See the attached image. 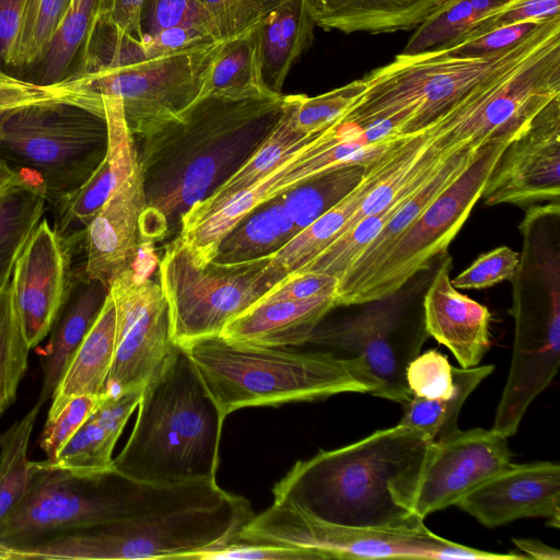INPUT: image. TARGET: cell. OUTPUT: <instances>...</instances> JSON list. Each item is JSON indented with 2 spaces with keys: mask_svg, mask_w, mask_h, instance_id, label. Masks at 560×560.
Here are the masks:
<instances>
[{
  "mask_svg": "<svg viewBox=\"0 0 560 560\" xmlns=\"http://www.w3.org/2000/svg\"><path fill=\"white\" fill-rule=\"evenodd\" d=\"M431 441L401 425L298 460L272 488L292 504L338 525L401 530L424 526L406 506Z\"/></svg>",
  "mask_w": 560,
  "mask_h": 560,
  "instance_id": "obj_2",
  "label": "cell"
},
{
  "mask_svg": "<svg viewBox=\"0 0 560 560\" xmlns=\"http://www.w3.org/2000/svg\"><path fill=\"white\" fill-rule=\"evenodd\" d=\"M316 26L346 34L417 28L450 0H308Z\"/></svg>",
  "mask_w": 560,
  "mask_h": 560,
  "instance_id": "obj_27",
  "label": "cell"
},
{
  "mask_svg": "<svg viewBox=\"0 0 560 560\" xmlns=\"http://www.w3.org/2000/svg\"><path fill=\"white\" fill-rule=\"evenodd\" d=\"M365 164L353 163L328 170L280 195L290 218L300 231L359 184Z\"/></svg>",
  "mask_w": 560,
  "mask_h": 560,
  "instance_id": "obj_35",
  "label": "cell"
},
{
  "mask_svg": "<svg viewBox=\"0 0 560 560\" xmlns=\"http://www.w3.org/2000/svg\"><path fill=\"white\" fill-rule=\"evenodd\" d=\"M116 346V312L108 293L103 308L69 360L51 397L47 419L55 417L73 397L105 396Z\"/></svg>",
  "mask_w": 560,
  "mask_h": 560,
  "instance_id": "obj_28",
  "label": "cell"
},
{
  "mask_svg": "<svg viewBox=\"0 0 560 560\" xmlns=\"http://www.w3.org/2000/svg\"><path fill=\"white\" fill-rule=\"evenodd\" d=\"M270 256L234 264L200 265L178 235L159 261V283L168 305L176 345L220 336L226 324L257 303L282 273Z\"/></svg>",
  "mask_w": 560,
  "mask_h": 560,
  "instance_id": "obj_9",
  "label": "cell"
},
{
  "mask_svg": "<svg viewBox=\"0 0 560 560\" xmlns=\"http://www.w3.org/2000/svg\"><path fill=\"white\" fill-rule=\"evenodd\" d=\"M40 405L36 404L7 431L0 448V524L24 497L31 476L27 450Z\"/></svg>",
  "mask_w": 560,
  "mask_h": 560,
  "instance_id": "obj_38",
  "label": "cell"
},
{
  "mask_svg": "<svg viewBox=\"0 0 560 560\" xmlns=\"http://www.w3.org/2000/svg\"><path fill=\"white\" fill-rule=\"evenodd\" d=\"M259 24L223 42L202 93L231 97H260L273 95L261 77Z\"/></svg>",
  "mask_w": 560,
  "mask_h": 560,
  "instance_id": "obj_33",
  "label": "cell"
},
{
  "mask_svg": "<svg viewBox=\"0 0 560 560\" xmlns=\"http://www.w3.org/2000/svg\"><path fill=\"white\" fill-rule=\"evenodd\" d=\"M558 18V16H557ZM550 20V19H549ZM548 21V20H546ZM546 21H526L492 30L479 37L441 47L459 57L486 56L503 50L538 28Z\"/></svg>",
  "mask_w": 560,
  "mask_h": 560,
  "instance_id": "obj_48",
  "label": "cell"
},
{
  "mask_svg": "<svg viewBox=\"0 0 560 560\" xmlns=\"http://www.w3.org/2000/svg\"><path fill=\"white\" fill-rule=\"evenodd\" d=\"M25 0H0V63L15 67Z\"/></svg>",
  "mask_w": 560,
  "mask_h": 560,
  "instance_id": "obj_52",
  "label": "cell"
},
{
  "mask_svg": "<svg viewBox=\"0 0 560 560\" xmlns=\"http://www.w3.org/2000/svg\"><path fill=\"white\" fill-rule=\"evenodd\" d=\"M183 348L224 418L245 407L371 393L359 360L340 359L327 351L250 346L221 336Z\"/></svg>",
  "mask_w": 560,
  "mask_h": 560,
  "instance_id": "obj_5",
  "label": "cell"
},
{
  "mask_svg": "<svg viewBox=\"0 0 560 560\" xmlns=\"http://www.w3.org/2000/svg\"><path fill=\"white\" fill-rule=\"evenodd\" d=\"M59 86H45L8 74L0 78V113L24 105L71 96Z\"/></svg>",
  "mask_w": 560,
  "mask_h": 560,
  "instance_id": "obj_51",
  "label": "cell"
},
{
  "mask_svg": "<svg viewBox=\"0 0 560 560\" xmlns=\"http://www.w3.org/2000/svg\"><path fill=\"white\" fill-rule=\"evenodd\" d=\"M31 349L14 305L10 281L0 288V417L15 401L28 366Z\"/></svg>",
  "mask_w": 560,
  "mask_h": 560,
  "instance_id": "obj_37",
  "label": "cell"
},
{
  "mask_svg": "<svg viewBox=\"0 0 560 560\" xmlns=\"http://www.w3.org/2000/svg\"><path fill=\"white\" fill-rule=\"evenodd\" d=\"M217 43L203 25L183 24L142 39L147 58L176 54Z\"/></svg>",
  "mask_w": 560,
  "mask_h": 560,
  "instance_id": "obj_49",
  "label": "cell"
},
{
  "mask_svg": "<svg viewBox=\"0 0 560 560\" xmlns=\"http://www.w3.org/2000/svg\"><path fill=\"white\" fill-rule=\"evenodd\" d=\"M102 397L89 395L73 397L55 417L47 419L39 439V446L47 455L46 459L57 458L61 448L85 422Z\"/></svg>",
  "mask_w": 560,
  "mask_h": 560,
  "instance_id": "obj_46",
  "label": "cell"
},
{
  "mask_svg": "<svg viewBox=\"0 0 560 560\" xmlns=\"http://www.w3.org/2000/svg\"><path fill=\"white\" fill-rule=\"evenodd\" d=\"M315 26L308 0H282L259 24L261 77L269 91L282 94L293 63L313 43Z\"/></svg>",
  "mask_w": 560,
  "mask_h": 560,
  "instance_id": "obj_29",
  "label": "cell"
},
{
  "mask_svg": "<svg viewBox=\"0 0 560 560\" xmlns=\"http://www.w3.org/2000/svg\"><path fill=\"white\" fill-rule=\"evenodd\" d=\"M138 415L114 468L155 486L217 482L224 417L178 346L142 388Z\"/></svg>",
  "mask_w": 560,
  "mask_h": 560,
  "instance_id": "obj_3",
  "label": "cell"
},
{
  "mask_svg": "<svg viewBox=\"0 0 560 560\" xmlns=\"http://www.w3.org/2000/svg\"><path fill=\"white\" fill-rule=\"evenodd\" d=\"M514 545L524 553L527 558H534L538 560H559L560 552L558 549L552 548L545 542L535 538H516L513 539Z\"/></svg>",
  "mask_w": 560,
  "mask_h": 560,
  "instance_id": "obj_54",
  "label": "cell"
},
{
  "mask_svg": "<svg viewBox=\"0 0 560 560\" xmlns=\"http://www.w3.org/2000/svg\"><path fill=\"white\" fill-rule=\"evenodd\" d=\"M109 289L75 269L68 295L49 330L42 357L43 384L38 405L50 399L75 350L97 319Z\"/></svg>",
  "mask_w": 560,
  "mask_h": 560,
  "instance_id": "obj_24",
  "label": "cell"
},
{
  "mask_svg": "<svg viewBox=\"0 0 560 560\" xmlns=\"http://www.w3.org/2000/svg\"><path fill=\"white\" fill-rule=\"evenodd\" d=\"M198 1L207 10V12L209 14L230 0H198Z\"/></svg>",
  "mask_w": 560,
  "mask_h": 560,
  "instance_id": "obj_57",
  "label": "cell"
},
{
  "mask_svg": "<svg viewBox=\"0 0 560 560\" xmlns=\"http://www.w3.org/2000/svg\"><path fill=\"white\" fill-rule=\"evenodd\" d=\"M102 104L107 122V148L90 177L74 191L48 206L52 210V229L78 247L85 229L119 184L138 162L135 137L125 121L119 98L104 96Z\"/></svg>",
  "mask_w": 560,
  "mask_h": 560,
  "instance_id": "obj_20",
  "label": "cell"
},
{
  "mask_svg": "<svg viewBox=\"0 0 560 560\" xmlns=\"http://www.w3.org/2000/svg\"><path fill=\"white\" fill-rule=\"evenodd\" d=\"M75 248L44 218L14 265L12 295L31 348L49 334L68 295L74 272L72 257Z\"/></svg>",
  "mask_w": 560,
  "mask_h": 560,
  "instance_id": "obj_17",
  "label": "cell"
},
{
  "mask_svg": "<svg viewBox=\"0 0 560 560\" xmlns=\"http://www.w3.org/2000/svg\"><path fill=\"white\" fill-rule=\"evenodd\" d=\"M488 528L526 517L560 525V465L553 462L513 464L479 483L455 504Z\"/></svg>",
  "mask_w": 560,
  "mask_h": 560,
  "instance_id": "obj_18",
  "label": "cell"
},
{
  "mask_svg": "<svg viewBox=\"0 0 560 560\" xmlns=\"http://www.w3.org/2000/svg\"><path fill=\"white\" fill-rule=\"evenodd\" d=\"M19 175V171H14L0 159V192L4 190Z\"/></svg>",
  "mask_w": 560,
  "mask_h": 560,
  "instance_id": "obj_56",
  "label": "cell"
},
{
  "mask_svg": "<svg viewBox=\"0 0 560 560\" xmlns=\"http://www.w3.org/2000/svg\"><path fill=\"white\" fill-rule=\"evenodd\" d=\"M402 138L385 147L365 164L361 180L351 191L270 256V265L279 270L283 278L307 265L340 234L365 196L384 176L399 150Z\"/></svg>",
  "mask_w": 560,
  "mask_h": 560,
  "instance_id": "obj_26",
  "label": "cell"
},
{
  "mask_svg": "<svg viewBox=\"0 0 560 560\" xmlns=\"http://www.w3.org/2000/svg\"><path fill=\"white\" fill-rule=\"evenodd\" d=\"M406 382L412 396L447 398L454 390L453 366L435 349L419 353L407 366Z\"/></svg>",
  "mask_w": 560,
  "mask_h": 560,
  "instance_id": "obj_42",
  "label": "cell"
},
{
  "mask_svg": "<svg viewBox=\"0 0 560 560\" xmlns=\"http://www.w3.org/2000/svg\"><path fill=\"white\" fill-rule=\"evenodd\" d=\"M9 73L1 69L0 67V78L8 75Z\"/></svg>",
  "mask_w": 560,
  "mask_h": 560,
  "instance_id": "obj_59",
  "label": "cell"
},
{
  "mask_svg": "<svg viewBox=\"0 0 560 560\" xmlns=\"http://www.w3.org/2000/svg\"><path fill=\"white\" fill-rule=\"evenodd\" d=\"M559 25L560 16L550 19L518 43L486 56H453L443 48L400 52L361 78L363 91L339 119L362 128L389 121L398 136L420 131L530 56Z\"/></svg>",
  "mask_w": 560,
  "mask_h": 560,
  "instance_id": "obj_4",
  "label": "cell"
},
{
  "mask_svg": "<svg viewBox=\"0 0 560 560\" xmlns=\"http://www.w3.org/2000/svg\"><path fill=\"white\" fill-rule=\"evenodd\" d=\"M284 96L205 95L183 122L143 139L138 153L147 196L141 223H153L152 237L180 222L249 156L279 118Z\"/></svg>",
  "mask_w": 560,
  "mask_h": 560,
  "instance_id": "obj_1",
  "label": "cell"
},
{
  "mask_svg": "<svg viewBox=\"0 0 560 560\" xmlns=\"http://www.w3.org/2000/svg\"><path fill=\"white\" fill-rule=\"evenodd\" d=\"M282 0H230L209 13L205 28L225 42L256 27Z\"/></svg>",
  "mask_w": 560,
  "mask_h": 560,
  "instance_id": "obj_41",
  "label": "cell"
},
{
  "mask_svg": "<svg viewBox=\"0 0 560 560\" xmlns=\"http://www.w3.org/2000/svg\"><path fill=\"white\" fill-rule=\"evenodd\" d=\"M208 16L198 0H144L140 13L142 39L177 25L205 26Z\"/></svg>",
  "mask_w": 560,
  "mask_h": 560,
  "instance_id": "obj_47",
  "label": "cell"
},
{
  "mask_svg": "<svg viewBox=\"0 0 560 560\" xmlns=\"http://www.w3.org/2000/svg\"><path fill=\"white\" fill-rule=\"evenodd\" d=\"M508 438L482 428L432 442L406 506L423 518L444 510L511 463Z\"/></svg>",
  "mask_w": 560,
  "mask_h": 560,
  "instance_id": "obj_15",
  "label": "cell"
},
{
  "mask_svg": "<svg viewBox=\"0 0 560 560\" xmlns=\"http://www.w3.org/2000/svg\"><path fill=\"white\" fill-rule=\"evenodd\" d=\"M238 539L305 548L326 559H478L501 560L505 553L470 548L417 529L383 530L343 526L319 520L284 502H273L238 533Z\"/></svg>",
  "mask_w": 560,
  "mask_h": 560,
  "instance_id": "obj_12",
  "label": "cell"
},
{
  "mask_svg": "<svg viewBox=\"0 0 560 560\" xmlns=\"http://www.w3.org/2000/svg\"><path fill=\"white\" fill-rule=\"evenodd\" d=\"M453 261L446 256L422 299L424 327L462 368L477 366L490 348L491 313L452 284Z\"/></svg>",
  "mask_w": 560,
  "mask_h": 560,
  "instance_id": "obj_21",
  "label": "cell"
},
{
  "mask_svg": "<svg viewBox=\"0 0 560 560\" xmlns=\"http://www.w3.org/2000/svg\"><path fill=\"white\" fill-rule=\"evenodd\" d=\"M140 395L141 390H132L104 396L57 458L45 459L46 463L79 477H93L114 469L115 444L138 407Z\"/></svg>",
  "mask_w": 560,
  "mask_h": 560,
  "instance_id": "obj_25",
  "label": "cell"
},
{
  "mask_svg": "<svg viewBox=\"0 0 560 560\" xmlns=\"http://www.w3.org/2000/svg\"><path fill=\"white\" fill-rule=\"evenodd\" d=\"M145 208L147 196L138 159L85 229L83 269L89 278L109 289L110 283L133 265L139 254Z\"/></svg>",
  "mask_w": 560,
  "mask_h": 560,
  "instance_id": "obj_19",
  "label": "cell"
},
{
  "mask_svg": "<svg viewBox=\"0 0 560 560\" xmlns=\"http://www.w3.org/2000/svg\"><path fill=\"white\" fill-rule=\"evenodd\" d=\"M485 143L487 142L470 140L456 149L434 176L404 202L380 233L338 277V306L345 304L349 295L368 278L387 250L429 205L466 171Z\"/></svg>",
  "mask_w": 560,
  "mask_h": 560,
  "instance_id": "obj_22",
  "label": "cell"
},
{
  "mask_svg": "<svg viewBox=\"0 0 560 560\" xmlns=\"http://www.w3.org/2000/svg\"><path fill=\"white\" fill-rule=\"evenodd\" d=\"M511 0H450L413 30L404 54L433 50L454 43L472 25Z\"/></svg>",
  "mask_w": 560,
  "mask_h": 560,
  "instance_id": "obj_36",
  "label": "cell"
},
{
  "mask_svg": "<svg viewBox=\"0 0 560 560\" xmlns=\"http://www.w3.org/2000/svg\"><path fill=\"white\" fill-rule=\"evenodd\" d=\"M144 0H109L105 14L122 32L142 42L140 13Z\"/></svg>",
  "mask_w": 560,
  "mask_h": 560,
  "instance_id": "obj_53",
  "label": "cell"
},
{
  "mask_svg": "<svg viewBox=\"0 0 560 560\" xmlns=\"http://www.w3.org/2000/svg\"><path fill=\"white\" fill-rule=\"evenodd\" d=\"M400 291L360 304L361 308L352 314L336 319L325 317L304 346L340 359L359 360L370 394L404 405L412 398L406 382L407 366L429 335L422 310L413 311Z\"/></svg>",
  "mask_w": 560,
  "mask_h": 560,
  "instance_id": "obj_11",
  "label": "cell"
},
{
  "mask_svg": "<svg viewBox=\"0 0 560 560\" xmlns=\"http://www.w3.org/2000/svg\"><path fill=\"white\" fill-rule=\"evenodd\" d=\"M338 278L319 272L292 273L275 284L258 302L301 301L336 294Z\"/></svg>",
  "mask_w": 560,
  "mask_h": 560,
  "instance_id": "obj_50",
  "label": "cell"
},
{
  "mask_svg": "<svg viewBox=\"0 0 560 560\" xmlns=\"http://www.w3.org/2000/svg\"><path fill=\"white\" fill-rule=\"evenodd\" d=\"M24 497L0 524V541L18 548L52 535L130 518L221 490L217 482L143 483L115 468L93 477H79L54 468L46 460L31 462Z\"/></svg>",
  "mask_w": 560,
  "mask_h": 560,
  "instance_id": "obj_7",
  "label": "cell"
},
{
  "mask_svg": "<svg viewBox=\"0 0 560 560\" xmlns=\"http://www.w3.org/2000/svg\"><path fill=\"white\" fill-rule=\"evenodd\" d=\"M192 560H318L305 548L261 540L234 538L230 542L189 557Z\"/></svg>",
  "mask_w": 560,
  "mask_h": 560,
  "instance_id": "obj_45",
  "label": "cell"
},
{
  "mask_svg": "<svg viewBox=\"0 0 560 560\" xmlns=\"http://www.w3.org/2000/svg\"><path fill=\"white\" fill-rule=\"evenodd\" d=\"M250 502L220 491L21 547L30 559H189L225 545L253 520Z\"/></svg>",
  "mask_w": 560,
  "mask_h": 560,
  "instance_id": "obj_6",
  "label": "cell"
},
{
  "mask_svg": "<svg viewBox=\"0 0 560 560\" xmlns=\"http://www.w3.org/2000/svg\"><path fill=\"white\" fill-rule=\"evenodd\" d=\"M515 138L505 136L482 144L466 171L411 223L342 306L397 293L435 257L445 254L481 198L501 154Z\"/></svg>",
  "mask_w": 560,
  "mask_h": 560,
  "instance_id": "obj_13",
  "label": "cell"
},
{
  "mask_svg": "<svg viewBox=\"0 0 560 560\" xmlns=\"http://www.w3.org/2000/svg\"><path fill=\"white\" fill-rule=\"evenodd\" d=\"M300 229L282 198H272L244 217L220 242L212 260L234 264L269 257L289 243Z\"/></svg>",
  "mask_w": 560,
  "mask_h": 560,
  "instance_id": "obj_31",
  "label": "cell"
},
{
  "mask_svg": "<svg viewBox=\"0 0 560 560\" xmlns=\"http://www.w3.org/2000/svg\"><path fill=\"white\" fill-rule=\"evenodd\" d=\"M557 16H560V0H511L480 19L466 34L448 45L469 40L492 30L520 22L546 21Z\"/></svg>",
  "mask_w": 560,
  "mask_h": 560,
  "instance_id": "obj_43",
  "label": "cell"
},
{
  "mask_svg": "<svg viewBox=\"0 0 560 560\" xmlns=\"http://www.w3.org/2000/svg\"><path fill=\"white\" fill-rule=\"evenodd\" d=\"M109 0H70L68 11L28 80L58 86L78 69L88 38Z\"/></svg>",
  "mask_w": 560,
  "mask_h": 560,
  "instance_id": "obj_32",
  "label": "cell"
},
{
  "mask_svg": "<svg viewBox=\"0 0 560 560\" xmlns=\"http://www.w3.org/2000/svg\"><path fill=\"white\" fill-rule=\"evenodd\" d=\"M107 148L104 113L75 95L0 113V159L14 171L42 178L47 207L78 189Z\"/></svg>",
  "mask_w": 560,
  "mask_h": 560,
  "instance_id": "obj_8",
  "label": "cell"
},
{
  "mask_svg": "<svg viewBox=\"0 0 560 560\" xmlns=\"http://www.w3.org/2000/svg\"><path fill=\"white\" fill-rule=\"evenodd\" d=\"M46 209L45 185L34 172L19 171L0 192V288L11 281L14 265Z\"/></svg>",
  "mask_w": 560,
  "mask_h": 560,
  "instance_id": "obj_30",
  "label": "cell"
},
{
  "mask_svg": "<svg viewBox=\"0 0 560 560\" xmlns=\"http://www.w3.org/2000/svg\"><path fill=\"white\" fill-rule=\"evenodd\" d=\"M116 346L105 396L142 390L175 351L168 305L160 285L133 265L109 285Z\"/></svg>",
  "mask_w": 560,
  "mask_h": 560,
  "instance_id": "obj_14",
  "label": "cell"
},
{
  "mask_svg": "<svg viewBox=\"0 0 560 560\" xmlns=\"http://www.w3.org/2000/svg\"><path fill=\"white\" fill-rule=\"evenodd\" d=\"M5 434H7V431H4V432H2V433L0 434V448H1L2 443H3V441H4Z\"/></svg>",
  "mask_w": 560,
  "mask_h": 560,
  "instance_id": "obj_58",
  "label": "cell"
},
{
  "mask_svg": "<svg viewBox=\"0 0 560 560\" xmlns=\"http://www.w3.org/2000/svg\"><path fill=\"white\" fill-rule=\"evenodd\" d=\"M520 265V254L502 245L481 254L464 271L452 279L456 289H486L512 280Z\"/></svg>",
  "mask_w": 560,
  "mask_h": 560,
  "instance_id": "obj_44",
  "label": "cell"
},
{
  "mask_svg": "<svg viewBox=\"0 0 560 560\" xmlns=\"http://www.w3.org/2000/svg\"><path fill=\"white\" fill-rule=\"evenodd\" d=\"M493 370L492 364L472 368L453 366L452 395L441 399L412 396L404 404V415L398 424L420 432L431 442H439L450 436L459 430L457 419L466 399Z\"/></svg>",
  "mask_w": 560,
  "mask_h": 560,
  "instance_id": "obj_34",
  "label": "cell"
},
{
  "mask_svg": "<svg viewBox=\"0 0 560 560\" xmlns=\"http://www.w3.org/2000/svg\"><path fill=\"white\" fill-rule=\"evenodd\" d=\"M28 555L18 547L0 541V560H26Z\"/></svg>",
  "mask_w": 560,
  "mask_h": 560,
  "instance_id": "obj_55",
  "label": "cell"
},
{
  "mask_svg": "<svg viewBox=\"0 0 560 560\" xmlns=\"http://www.w3.org/2000/svg\"><path fill=\"white\" fill-rule=\"evenodd\" d=\"M362 79L353 80L324 94L308 97L288 95L295 129L304 136H315L332 125L363 91Z\"/></svg>",
  "mask_w": 560,
  "mask_h": 560,
  "instance_id": "obj_40",
  "label": "cell"
},
{
  "mask_svg": "<svg viewBox=\"0 0 560 560\" xmlns=\"http://www.w3.org/2000/svg\"><path fill=\"white\" fill-rule=\"evenodd\" d=\"M336 307V294L301 301L257 302L230 320L220 336L258 347H304L316 326Z\"/></svg>",
  "mask_w": 560,
  "mask_h": 560,
  "instance_id": "obj_23",
  "label": "cell"
},
{
  "mask_svg": "<svg viewBox=\"0 0 560 560\" xmlns=\"http://www.w3.org/2000/svg\"><path fill=\"white\" fill-rule=\"evenodd\" d=\"M560 98L544 108L501 154L481 195L486 206L559 201Z\"/></svg>",
  "mask_w": 560,
  "mask_h": 560,
  "instance_id": "obj_16",
  "label": "cell"
},
{
  "mask_svg": "<svg viewBox=\"0 0 560 560\" xmlns=\"http://www.w3.org/2000/svg\"><path fill=\"white\" fill-rule=\"evenodd\" d=\"M69 4L70 0H25L14 69L24 71L38 63Z\"/></svg>",
  "mask_w": 560,
  "mask_h": 560,
  "instance_id": "obj_39",
  "label": "cell"
},
{
  "mask_svg": "<svg viewBox=\"0 0 560 560\" xmlns=\"http://www.w3.org/2000/svg\"><path fill=\"white\" fill-rule=\"evenodd\" d=\"M217 42L186 51L78 78L59 88L97 108L101 97H117L131 135L141 139L183 122L199 98L222 48Z\"/></svg>",
  "mask_w": 560,
  "mask_h": 560,
  "instance_id": "obj_10",
  "label": "cell"
}]
</instances>
